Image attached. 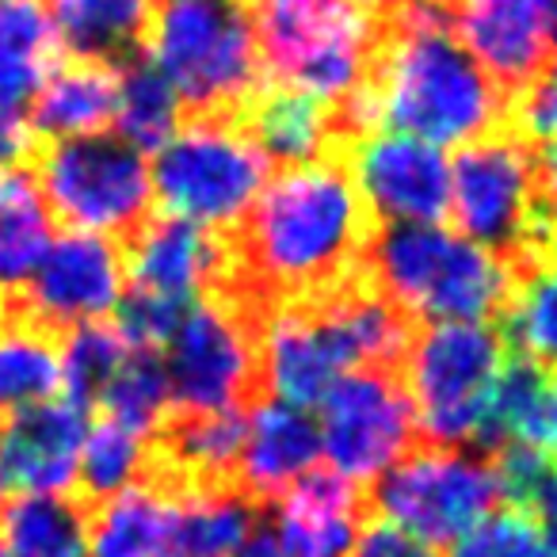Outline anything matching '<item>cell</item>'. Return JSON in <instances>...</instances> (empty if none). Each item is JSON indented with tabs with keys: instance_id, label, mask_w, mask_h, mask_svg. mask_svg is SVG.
Returning a JSON list of instances; mask_svg holds the SVG:
<instances>
[{
	"instance_id": "6da1fadb",
	"label": "cell",
	"mask_w": 557,
	"mask_h": 557,
	"mask_svg": "<svg viewBox=\"0 0 557 557\" xmlns=\"http://www.w3.org/2000/svg\"><path fill=\"white\" fill-rule=\"evenodd\" d=\"M374 214L344 153L287 164L233 233L230 295L268 313L278 302L313 298L363 271Z\"/></svg>"
},
{
	"instance_id": "7a4b0ae2",
	"label": "cell",
	"mask_w": 557,
	"mask_h": 557,
	"mask_svg": "<svg viewBox=\"0 0 557 557\" xmlns=\"http://www.w3.org/2000/svg\"><path fill=\"white\" fill-rule=\"evenodd\" d=\"M458 0H397L382 24L371 88L389 131L432 146H470L504 131L511 96L455 27Z\"/></svg>"
},
{
	"instance_id": "3957f363",
	"label": "cell",
	"mask_w": 557,
	"mask_h": 557,
	"mask_svg": "<svg viewBox=\"0 0 557 557\" xmlns=\"http://www.w3.org/2000/svg\"><path fill=\"white\" fill-rule=\"evenodd\" d=\"M363 271L412 321L504 318L523 271L466 233L435 222H386L371 233Z\"/></svg>"
},
{
	"instance_id": "277c9868",
	"label": "cell",
	"mask_w": 557,
	"mask_h": 557,
	"mask_svg": "<svg viewBox=\"0 0 557 557\" xmlns=\"http://www.w3.org/2000/svg\"><path fill=\"white\" fill-rule=\"evenodd\" d=\"M149 58L187 115L240 119L263 88V62L245 0H169L153 16Z\"/></svg>"
},
{
	"instance_id": "5b68a950",
	"label": "cell",
	"mask_w": 557,
	"mask_h": 557,
	"mask_svg": "<svg viewBox=\"0 0 557 557\" xmlns=\"http://www.w3.org/2000/svg\"><path fill=\"white\" fill-rule=\"evenodd\" d=\"M263 77L341 103L371 85L382 47L379 16L351 0H245Z\"/></svg>"
},
{
	"instance_id": "8992f818",
	"label": "cell",
	"mask_w": 557,
	"mask_h": 557,
	"mask_svg": "<svg viewBox=\"0 0 557 557\" xmlns=\"http://www.w3.org/2000/svg\"><path fill=\"white\" fill-rule=\"evenodd\" d=\"M450 210L466 237L500 252L519 271L542 263L557 202L542 187L534 141L508 123L462 146L450 164Z\"/></svg>"
},
{
	"instance_id": "52a82bcc",
	"label": "cell",
	"mask_w": 557,
	"mask_h": 557,
	"mask_svg": "<svg viewBox=\"0 0 557 557\" xmlns=\"http://www.w3.org/2000/svg\"><path fill=\"white\" fill-rule=\"evenodd\" d=\"M271 157L240 119L191 115L153 161V191L169 214L210 230H237L268 187Z\"/></svg>"
},
{
	"instance_id": "ba28073f",
	"label": "cell",
	"mask_w": 557,
	"mask_h": 557,
	"mask_svg": "<svg viewBox=\"0 0 557 557\" xmlns=\"http://www.w3.org/2000/svg\"><path fill=\"white\" fill-rule=\"evenodd\" d=\"M504 500L496 455L470 443H432L382 470L371 508L428 546H455Z\"/></svg>"
},
{
	"instance_id": "9c48e42d",
	"label": "cell",
	"mask_w": 557,
	"mask_h": 557,
	"mask_svg": "<svg viewBox=\"0 0 557 557\" xmlns=\"http://www.w3.org/2000/svg\"><path fill=\"white\" fill-rule=\"evenodd\" d=\"M504 363V336L485 321H435L412 336L405 382L428 443H481Z\"/></svg>"
},
{
	"instance_id": "30bf717a",
	"label": "cell",
	"mask_w": 557,
	"mask_h": 557,
	"mask_svg": "<svg viewBox=\"0 0 557 557\" xmlns=\"http://www.w3.org/2000/svg\"><path fill=\"white\" fill-rule=\"evenodd\" d=\"M39 187L50 210L73 225L103 237L131 240L153 210V169L146 149L108 134L54 138L39 157Z\"/></svg>"
},
{
	"instance_id": "8fae6325",
	"label": "cell",
	"mask_w": 557,
	"mask_h": 557,
	"mask_svg": "<svg viewBox=\"0 0 557 557\" xmlns=\"http://www.w3.org/2000/svg\"><path fill=\"white\" fill-rule=\"evenodd\" d=\"M260 313L230 295H207L164 344L172 409H248L260 386Z\"/></svg>"
},
{
	"instance_id": "7c38bea8",
	"label": "cell",
	"mask_w": 557,
	"mask_h": 557,
	"mask_svg": "<svg viewBox=\"0 0 557 557\" xmlns=\"http://www.w3.org/2000/svg\"><path fill=\"white\" fill-rule=\"evenodd\" d=\"M417 432V405L397 371L344 374L321 401V447L329 466L351 481H374L401 462Z\"/></svg>"
},
{
	"instance_id": "4fadbf2b",
	"label": "cell",
	"mask_w": 557,
	"mask_h": 557,
	"mask_svg": "<svg viewBox=\"0 0 557 557\" xmlns=\"http://www.w3.org/2000/svg\"><path fill=\"white\" fill-rule=\"evenodd\" d=\"M126 295V256L111 237L70 230L42 252L27 287L4 302L20 306L47 329H73L119 310Z\"/></svg>"
},
{
	"instance_id": "5bb4252c",
	"label": "cell",
	"mask_w": 557,
	"mask_h": 557,
	"mask_svg": "<svg viewBox=\"0 0 557 557\" xmlns=\"http://www.w3.org/2000/svg\"><path fill=\"white\" fill-rule=\"evenodd\" d=\"M344 161L374 222H440L450 210V164L432 141L401 131L367 134Z\"/></svg>"
},
{
	"instance_id": "9a60e30c",
	"label": "cell",
	"mask_w": 557,
	"mask_h": 557,
	"mask_svg": "<svg viewBox=\"0 0 557 557\" xmlns=\"http://www.w3.org/2000/svg\"><path fill=\"white\" fill-rule=\"evenodd\" d=\"M126 245V283L187 306L222 290L233 271V233L180 214L149 218Z\"/></svg>"
},
{
	"instance_id": "2e32d148",
	"label": "cell",
	"mask_w": 557,
	"mask_h": 557,
	"mask_svg": "<svg viewBox=\"0 0 557 557\" xmlns=\"http://www.w3.org/2000/svg\"><path fill=\"white\" fill-rule=\"evenodd\" d=\"M557 0H458V35L516 100L554 70Z\"/></svg>"
},
{
	"instance_id": "e0dca14e",
	"label": "cell",
	"mask_w": 557,
	"mask_h": 557,
	"mask_svg": "<svg viewBox=\"0 0 557 557\" xmlns=\"http://www.w3.org/2000/svg\"><path fill=\"white\" fill-rule=\"evenodd\" d=\"M88 440V409L73 397L42 401L0 424V473L20 493H70Z\"/></svg>"
},
{
	"instance_id": "ac0fdd59",
	"label": "cell",
	"mask_w": 557,
	"mask_h": 557,
	"mask_svg": "<svg viewBox=\"0 0 557 557\" xmlns=\"http://www.w3.org/2000/svg\"><path fill=\"white\" fill-rule=\"evenodd\" d=\"M363 527L359 481L344 473H306L287 493H278L271 519L287 557H351Z\"/></svg>"
},
{
	"instance_id": "d6986e66",
	"label": "cell",
	"mask_w": 557,
	"mask_h": 557,
	"mask_svg": "<svg viewBox=\"0 0 557 557\" xmlns=\"http://www.w3.org/2000/svg\"><path fill=\"white\" fill-rule=\"evenodd\" d=\"M321 455H325L321 424H313L306 405L271 397V401L256 405L252 417H248V435L237 462V485L260 504H268L278 493H287L298 478H306Z\"/></svg>"
},
{
	"instance_id": "ffe728a7",
	"label": "cell",
	"mask_w": 557,
	"mask_h": 557,
	"mask_svg": "<svg viewBox=\"0 0 557 557\" xmlns=\"http://www.w3.org/2000/svg\"><path fill=\"white\" fill-rule=\"evenodd\" d=\"M240 123L256 138V146L278 164H306L344 153L336 103L295 85L260 88L240 111Z\"/></svg>"
},
{
	"instance_id": "44dd1931",
	"label": "cell",
	"mask_w": 557,
	"mask_h": 557,
	"mask_svg": "<svg viewBox=\"0 0 557 557\" xmlns=\"http://www.w3.org/2000/svg\"><path fill=\"white\" fill-rule=\"evenodd\" d=\"M180 488L157 473L103 496L88 527L92 557H176Z\"/></svg>"
},
{
	"instance_id": "7402d4cb",
	"label": "cell",
	"mask_w": 557,
	"mask_h": 557,
	"mask_svg": "<svg viewBox=\"0 0 557 557\" xmlns=\"http://www.w3.org/2000/svg\"><path fill=\"white\" fill-rule=\"evenodd\" d=\"M481 447H527L557 458V371L534 359H508L496 379Z\"/></svg>"
},
{
	"instance_id": "603a6c76",
	"label": "cell",
	"mask_w": 557,
	"mask_h": 557,
	"mask_svg": "<svg viewBox=\"0 0 557 557\" xmlns=\"http://www.w3.org/2000/svg\"><path fill=\"white\" fill-rule=\"evenodd\" d=\"M58 47L81 62L126 65L149 50V0H47Z\"/></svg>"
},
{
	"instance_id": "cb8c5ba5",
	"label": "cell",
	"mask_w": 557,
	"mask_h": 557,
	"mask_svg": "<svg viewBox=\"0 0 557 557\" xmlns=\"http://www.w3.org/2000/svg\"><path fill=\"white\" fill-rule=\"evenodd\" d=\"M119 115V70L103 62L70 58L54 65L32 103V131L39 138L100 134Z\"/></svg>"
},
{
	"instance_id": "d4e9b609",
	"label": "cell",
	"mask_w": 557,
	"mask_h": 557,
	"mask_svg": "<svg viewBox=\"0 0 557 557\" xmlns=\"http://www.w3.org/2000/svg\"><path fill=\"white\" fill-rule=\"evenodd\" d=\"M62 389V348L54 329L20 306L0 302V424Z\"/></svg>"
},
{
	"instance_id": "484cf974",
	"label": "cell",
	"mask_w": 557,
	"mask_h": 557,
	"mask_svg": "<svg viewBox=\"0 0 557 557\" xmlns=\"http://www.w3.org/2000/svg\"><path fill=\"white\" fill-rule=\"evenodd\" d=\"M58 50L47 0H0V108L24 115L54 70Z\"/></svg>"
},
{
	"instance_id": "4316f807",
	"label": "cell",
	"mask_w": 557,
	"mask_h": 557,
	"mask_svg": "<svg viewBox=\"0 0 557 557\" xmlns=\"http://www.w3.org/2000/svg\"><path fill=\"white\" fill-rule=\"evenodd\" d=\"M50 240H54V222L39 176L20 164L0 169V302L27 287Z\"/></svg>"
},
{
	"instance_id": "83f0119b",
	"label": "cell",
	"mask_w": 557,
	"mask_h": 557,
	"mask_svg": "<svg viewBox=\"0 0 557 557\" xmlns=\"http://www.w3.org/2000/svg\"><path fill=\"white\" fill-rule=\"evenodd\" d=\"M260 508L240 485L180 488L176 557H233L260 527Z\"/></svg>"
},
{
	"instance_id": "f1b7e54d",
	"label": "cell",
	"mask_w": 557,
	"mask_h": 557,
	"mask_svg": "<svg viewBox=\"0 0 557 557\" xmlns=\"http://www.w3.org/2000/svg\"><path fill=\"white\" fill-rule=\"evenodd\" d=\"M0 539L16 557H92L88 516L65 493H24L0 511Z\"/></svg>"
},
{
	"instance_id": "f546056e",
	"label": "cell",
	"mask_w": 557,
	"mask_h": 557,
	"mask_svg": "<svg viewBox=\"0 0 557 557\" xmlns=\"http://www.w3.org/2000/svg\"><path fill=\"white\" fill-rule=\"evenodd\" d=\"M184 100L153 58L138 54L119 65V131L138 149H161L180 131Z\"/></svg>"
},
{
	"instance_id": "4dcf8cb0",
	"label": "cell",
	"mask_w": 557,
	"mask_h": 557,
	"mask_svg": "<svg viewBox=\"0 0 557 557\" xmlns=\"http://www.w3.org/2000/svg\"><path fill=\"white\" fill-rule=\"evenodd\" d=\"M149 466H153V435L138 432L115 417H103L88 432L85 450H81L77 485L85 500H103V496L146 478Z\"/></svg>"
},
{
	"instance_id": "1f68e13d",
	"label": "cell",
	"mask_w": 557,
	"mask_h": 557,
	"mask_svg": "<svg viewBox=\"0 0 557 557\" xmlns=\"http://www.w3.org/2000/svg\"><path fill=\"white\" fill-rule=\"evenodd\" d=\"M134 351V344L126 341V333L119 325H103L100 321H85V325L70 329V341L62 348V389L65 397H73L77 405L92 409L103 401L108 386L115 382V374L123 371L126 356Z\"/></svg>"
},
{
	"instance_id": "d6a6232c",
	"label": "cell",
	"mask_w": 557,
	"mask_h": 557,
	"mask_svg": "<svg viewBox=\"0 0 557 557\" xmlns=\"http://www.w3.org/2000/svg\"><path fill=\"white\" fill-rule=\"evenodd\" d=\"M508 341L519 356L534 359L539 367L557 371V268L534 263L519 275L516 295L504 310Z\"/></svg>"
},
{
	"instance_id": "836d02e7",
	"label": "cell",
	"mask_w": 557,
	"mask_h": 557,
	"mask_svg": "<svg viewBox=\"0 0 557 557\" xmlns=\"http://www.w3.org/2000/svg\"><path fill=\"white\" fill-rule=\"evenodd\" d=\"M100 405L108 409V417L123 420V424L138 428L146 435H157V428L172 412V389H169V374H164V359L153 348H134Z\"/></svg>"
},
{
	"instance_id": "e575fe53",
	"label": "cell",
	"mask_w": 557,
	"mask_h": 557,
	"mask_svg": "<svg viewBox=\"0 0 557 557\" xmlns=\"http://www.w3.org/2000/svg\"><path fill=\"white\" fill-rule=\"evenodd\" d=\"M447 557H557L527 511H496L450 546Z\"/></svg>"
},
{
	"instance_id": "d590c367",
	"label": "cell",
	"mask_w": 557,
	"mask_h": 557,
	"mask_svg": "<svg viewBox=\"0 0 557 557\" xmlns=\"http://www.w3.org/2000/svg\"><path fill=\"white\" fill-rule=\"evenodd\" d=\"M508 123L527 141H557V70L542 73L534 85L511 100Z\"/></svg>"
},
{
	"instance_id": "8d00e7d4",
	"label": "cell",
	"mask_w": 557,
	"mask_h": 557,
	"mask_svg": "<svg viewBox=\"0 0 557 557\" xmlns=\"http://www.w3.org/2000/svg\"><path fill=\"white\" fill-rule=\"evenodd\" d=\"M432 549L435 546H428V542L417 539L412 531L382 519V523H371L363 534H359L351 557H435Z\"/></svg>"
},
{
	"instance_id": "74e56055",
	"label": "cell",
	"mask_w": 557,
	"mask_h": 557,
	"mask_svg": "<svg viewBox=\"0 0 557 557\" xmlns=\"http://www.w3.org/2000/svg\"><path fill=\"white\" fill-rule=\"evenodd\" d=\"M35 131L20 111H9L0 108V169H12L20 164L24 157L35 153Z\"/></svg>"
},
{
	"instance_id": "f35d334b",
	"label": "cell",
	"mask_w": 557,
	"mask_h": 557,
	"mask_svg": "<svg viewBox=\"0 0 557 557\" xmlns=\"http://www.w3.org/2000/svg\"><path fill=\"white\" fill-rule=\"evenodd\" d=\"M233 557H287V554H283V546H278L275 531H271L268 523H260L252 534H248V542Z\"/></svg>"
},
{
	"instance_id": "ab89813d",
	"label": "cell",
	"mask_w": 557,
	"mask_h": 557,
	"mask_svg": "<svg viewBox=\"0 0 557 557\" xmlns=\"http://www.w3.org/2000/svg\"><path fill=\"white\" fill-rule=\"evenodd\" d=\"M542 263H554L557 268V210H554V218H549L546 245H542Z\"/></svg>"
},
{
	"instance_id": "60d3db41",
	"label": "cell",
	"mask_w": 557,
	"mask_h": 557,
	"mask_svg": "<svg viewBox=\"0 0 557 557\" xmlns=\"http://www.w3.org/2000/svg\"><path fill=\"white\" fill-rule=\"evenodd\" d=\"M351 4H356V9H363V12H371V16H386L397 0H351Z\"/></svg>"
},
{
	"instance_id": "b9f144b4",
	"label": "cell",
	"mask_w": 557,
	"mask_h": 557,
	"mask_svg": "<svg viewBox=\"0 0 557 557\" xmlns=\"http://www.w3.org/2000/svg\"><path fill=\"white\" fill-rule=\"evenodd\" d=\"M0 557H16V554L9 549V542H4V539H0Z\"/></svg>"
},
{
	"instance_id": "7bdbcfd3",
	"label": "cell",
	"mask_w": 557,
	"mask_h": 557,
	"mask_svg": "<svg viewBox=\"0 0 557 557\" xmlns=\"http://www.w3.org/2000/svg\"><path fill=\"white\" fill-rule=\"evenodd\" d=\"M554 70H557V24H554Z\"/></svg>"
},
{
	"instance_id": "ee69618b",
	"label": "cell",
	"mask_w": 557,
	"mask_h": 557,
	"mask_svg": "<svg viewBox=\"0 0 557 557\" xmlns=\"http://www.w3.org/2000/svg\"><path fill=\"white\" fill-rule=\"evenodd\" d=\"M4 488H9V485H4V473H0V500H4Z\"/></svg>"
}]
</instances>
